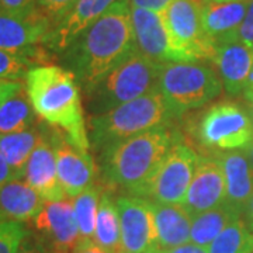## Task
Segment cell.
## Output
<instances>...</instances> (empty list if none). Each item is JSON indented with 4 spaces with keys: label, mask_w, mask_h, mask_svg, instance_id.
Wrapping results in <instances>:
<instances>
[{
    "label": "cell",
    "mask_w": 253,
    "mask_h": 253,
    "mask_svg": "<svg viewBox=\"0 0 253 253\" xmlns=\"http://www.w3.org/2000/svg\"><path fill=\"white\" fill-rule=\"evenodd\" d=\"M66 51L81 71L87 90H93L116 66L136 51L129 1L124 0L113 6Z\"/></svg>",
    "instance_id": "cell-1"
},
{
    "label": "cell",
    "mask_w": 253,
    "mask_h": 253,
    "mask_svg": "<svg viewBox=\"0 0 253 253\" xmlns=\"http://www.w3.org/2000/svg\"><path fill=\"white\" fill-rule=\"evenodd\" d=\"M26 91L36 114L59 129L82 152H89V138L82 100L72 71L58 65H38L26 78Z\"/></svg>",
    "instance_id": "cell-2"
},
{
    "label": "cell",
    "mask_w": 253,
    "mask_h": 253,
    "mask_svg": "<svg viewBox=\"0 0 253 253\" xmlns=\"http://www.w3.org/2000/svg\"><path fill=\"white\" fill-rule=\"evenodd\" d=\"M174 138L169 129L159 126L110 146L106 156L109 180L141 197L148 181L172 149Z\"/></svg>",
    "instance_id": "cell-3"
},
{
    "label": "cell",
    "mask_w": 253,
    "mask_h": 253,
    "mask_svg": "<svg viewBox=\"0 0 253 253\" xmlns=\"http://www.w3.org/2000/svg\"><path fill=\"white\" fill-rule=\"evenodd\" d=\"M158 89L170 114H181L217 99L222 91L218 73L197 62L161 63Z\"/></svg>",
    "instance_id": "cell-4"
},
{
    "label": "cell",
    "mask_w": 253,
    "mask_h": 253,
    "mask_svg": "<svg viewBox=\"0 0 253 253\" xmlns=\"http://www.w3.org/2000/svg\"><path fill=\"white\" fill-rule=\"evenodd\" d=\"M169 114L170 111L162 93L159 89H155L94 118V138L100 144L113 146L131 136L159 128L168 120Z\"/></svg>",
    "instance_id": "cell-5"
},
{
    "label": "cell",
    "mask_w": 253,
    "mask_h": 253,
    "mask_svg": "<svg viewBox=\"0 0 253 253\" xmlns=\"http://www.w3.org/2000/svg\"><path fill=\"white\" fill-rule=\"evenodd\" d=\"M161 63L135 51L93 89L106 111L158 89Z\"/></svg>",
    "instance_id": "cell-6"
},
{
    "label": "cell",
    "mask_w": 253,
    "mask_h": 253,
    "mask_svg": "<svg viewBox=\"0 0 253 253\" xmlns=\"http://www.w3.org/2000/svg\"><path fill=\"white\" fill-rule=\"evenodd\" d=\"M197 138L208 149L224 152L246 149L253 142L252 118L236 103H217L200 117Z\"/></svg>",
    "instance_id": "cell-7"
},
{
    "label": "cell",
    "mask_w": 253,
    "mask_h": 253,
    "mask_svg": "<svg viewBox=\"0 0 253 253\" xmlns=\"http://www.w3.org/2000/svg\"><path fill=\"white\" fill-rule=\"evenodd\" d=\"M199 156L183 142H174L159 169L148 181L141 197H149L152 203L183 206Z\"/></svg>",
    "instance_id": "cell-8"
},
{
    "label": "cell",
    "mask_w": 253,
    "mask_h": 253,
    "mask_svg": "<svg viewBox=\"0 0 253 253\" xmlns=\"http://www.w3.org/2000/svg\"><path fill=\"white\" fill-rule=\"evenodd\" d=\"M166 30L173 45L191 62L211 61L215 44L208 38L201 21V10L193 0H173L162 13Z\"/></svg>",
    "instance_id": "cell-9"
},
{
    "label": "cell",
    "mask_w": 253,
    "mask_h": 253,
    "mask_svg": "<svg viewBox=\"0 0 253 253\" xmlns=\"http://www.w3.org/2000/svg\"><path fill=\"white\" fill-rule=\"evenodd\" d=\"M116 204L121 225L123 253H151L159 249L151 201L131 194L118 197Z\"/></svg>",
    "instance_id": "cell-10"
},
{
    "label": "cell",
    "mask_w": 253,
    "mask_h": 253,
    "mask_svg": "<svg viewBox=\"0 0 253 253\" xmlns=\"http://www.w3.org/2000/svg\"><path fill=\"white\" fill-rule=\"evenodd\" d=\"M49 136L54 146L59 183L66 197L75 199L94 186L97 168L89 152H82L75 148L59 129H49Z\"/></svg>",
    "instance_id": "cell-11"
},
{
    "label": "cell",
    "mask_w": 253,
    "mask_h": 253,
    "mask_svg": "<svg viewBox=\"0 0 253 253\" xmlns=\"http://www.w3.org/2000/svg\"><path fill=\"white\" fill-rule=\"evenodd\" d=\"M31 222L36 235L51 253H71L81 242L73 203L69 199L45 201L40 214Z\"/></svg>",
    "instance_id": "cell-12"
},
{
    "label": "cell",
    "mask_w": 253,
    "mask_h": 253,
    "mask_svg": "<svg viewBox=\"0 0 253 253\" xmlns=\"http://www.w3.org/2000/svg\"><path fill=\"white\" fill-rule=\"evenodd\" d=\"M131 24L136 51L155 62H191L173 45L161 13L131 7Z\"/></svg>",
    "instance_id": "cell-13"
},
{
    "label": "cell",
    "mask_w": 253,
    "mask_h": 253,
    "mask_svg": "<svg viewBox=\"0 0 253 253\" xmlns=\"http://www.w3.org/2000/svg\"><path fill=\"white\" fill-rule=\"evenodd\" d=\"M52 23L37 9L27 14L0 10V49L33 52L44 45Z\"/></svg>",
    "instance_id": "cell-14"
},
{
    "label": "cell",
    "mask_w": 253,
    "mask_h": 253,
    "mask_svg": "<svg viewBox=\"0 0 253 253\" xmlns=\"http://www.w3.org/2000/svg\"><path fill=\"white\" fill-rule=\"evenodd\" d=\"M225 201V177L221 162L214 156H199L183 207L191 217L222 206Z\"/></svg>",
    "instance_id": "cell-15"
},
{
    "label": "cell",
    "mask_w": 253,
    "mask_h": 253,
    "mask_svg": "<svg viewBox=\"0 0 253 253\" xmlns=\"http://www.w3.org/2000/svg\"><path fill=\"white\" fill-rule=\"evenodd\" d=\"M120 1L124 0H78L72 9L52 26L44 45L55 52L66 51L82 33Z\"/></svg>",
    "instance_id": "cell-16"
},
{
    "label": "cell",
    "mask_w": 253,
    "mask_h": 253,
    "mask_svg": "<svg viewBox=\"0 0 253 253\" xmlns=\"http://www.w3.org/2000/svg\"><path fill=\"white\" fill-rule=\"evenodd\" d=\"M222 86L231 96L244 93L253 69V48L239 41H225L215 44L211 59Z\"/></svg>",
    "instance_id": "cell-17"
},
{
    "label": "cell",
    "mask_w": 253,
    "mask_h": 253,
    "mask_svg": "<svg viewBox=\"0 0 253 253\" xmlns=\"http://www.w3.org/2000/svg\"><path fill=\"white\" fill-rule=\"evenodd\" d=\"M24 181H27L44 201H61L68 199L58 179L54 146L48 129L44 131L41 142L28 159Z\"/></svg>",
    "instance_id": "cell-18"
},
{
    "label": "cell",
    "mask_w": 253,
    "mask_h": 253,
    "mask_svg": "<svg viewBox=\"0 0 253 253\" xmlns=\"http://www.w3.org/2000/svg\"><path fill=\"white\" fill-rule=\"evenodd\" d=\"M225 177V203L242 215L253 196V166L245 152L217 154Z\"/></svg>",
    "instance_id": "cell-19"
},
{
    "label": "cell",
    "mask_w": 253,
    "mask_h": 253,
    "mask_svg": "<svg viewBox=\"0 0 253 253\" xmlns=\"http://www.w3.org/2000/svg\"><path fill=\"white\" fill-rule=\"evenodd\" d=\"M251 0L235 1H207L200 6L201 21L208 38L214 42L235 41V33L242 24Z\"/></svg>",
    "instance_id": "cell-20"
},
{
    "label": "cell",
    "mask_w": 253,
    "mask_h": 253,
    "mask_svg": "<svg viewBox=\"0 0 253 253\" xmlns=\"http://www.w3.org/2000/svg\"><path fill=\"white\" fill-rule=\"evenodd\" d=\"M42 197L27 181L14 179L0 186V221L28 222L44 207Z\"/></svg>",
    "instance_id": "cell-21"
},
{
    "label": "cell",
    "mask_w": 253,
    "mask_h": 253,
    "mask_svg": "<svg viewBox=\"0 0 253 253\" xmlns=\"http://www.w3.org/2000/svg\"><path fill=\"white\" fill-rule=\"evenodd\" d=\"M159 249H172L189 244L193 217L183 206L158 204L151 201Z\"/></svg>",
    "instance_id": "cell-22"
},
{
    "label": "cell",
    "mask_w": 253,
    "mask_h": 253,
    "mask_svg": "<svg viewBox=\"0 0 253 253\" xmlns=\"http://www.w3.org/2000/svg\"><path fill=\"white\" fill-rule=\"evenodd\" d=\"M44 131L45 128L34 126L21 132L0 135V151L3 152L17 179L24 177L28 159L41 142Z\"/></svg>",
    "instance_id": "cell-23"
},
{
    "label": "cell",
    "mask_w": 253,
    "mask_h": 253,
    "mask_svg": "<svg viewBox=\"0 0 253 253\" xmlns=\"http://www.w3.org/2000/svg\"><path fill=\"white\" fill-rule=\"evenodd\" d=\"M93 241L110 253H123L121 225L116 201L109 191L103 190L100 196L96 228Z\"/></svg>",
    "instance_id": "cell-24"
},
{
    "label": "cell",
    "mask_w": 253,
    "mask_h": 253,
    "mask_svg": "<svg viewBox=\"0 0 253 253\" xmlns=\"http://www.w3.org/2000/svg\"><path fill=\"white\" fill-rule=\"evenodd\" d=\"M241 217V214L226 206L225 203L219 207L194 215L191 221L190 241L203 248H208L226 226Z\"/></svg>",
    "instance_id": "cell-25"
},
{
    "label": "cell",
    "mask_w": 253,
    "mask_h": 253,
    "mask_svg": "<svg viewBox=\"0 0 253 253\" xmlns=\"http://www.w3.org/2000/svg\"><path fill=\"white\" fill-rule=\"evenodd\" d=\"M36 111L28 99L26 87L0 106V135L26 131L36 124Z\"/></svg>",
    "instance_id": "cell-26"
},
{
    "label": "cell",
    "mask_w": 253,
    "mask_h": 253,
    "mask_svg": "<svg viewBox=\"0 0 253 253\" xmlns=\"http://www.w3.org/2000/svg\"><path fill=\"white\" fill-rule=\"evenodd\" d=\"M48 52L38 48L33 52H11L0 49V81L20 82L27 78L28 71L38 65H46Z\"/></svg>",
    "instance_id": "cell-27"
},
{
    "label": "cell",
    "mask_w": 253,
    "mask_h": 253,
    "mask_svg": "<svg viewBox=\"0 0 253 253\" xmlns=\"http://www.w3.org/2000/svg\"><path fill=\"white\" fill-rule=\"evenodd\" d=\"M208 253H253V232L244 218L232 221L210 244Z\"/></svg>",
    "instance_id": "cell-28"
},
{
    "label": "cell",
    "mask_w": 253,
    "mask_h": 253,
    "mask_svg": "<svg viewBox=\"0 0 253 253\" xmlns=\"http://www.w3.org/2000/svg\"><path fill=\"white\" fill-rule=\"evenodd\" d=\"M101 193H103V187L99 184H94L72 200L76 222L83 239H93L94 236L96 217H97V208H99Z\"/></svg>",
    "instance_id": "cell-29"
},
{
    "label": "cell",
    "mask_w": 253,
    "mask_h": 253,
    "mask_svg": "<svg viewBox=\"0 0 253 253\" xmlns=\"http://www.w3.org/2000/svg\"><path fill=\"white\" fill-rule=\"evenodd\" d=\"M28 231L23 222L0 221V253H17Z\"/></svg>",
    "instance_id": "cell-30"
},
{
    "label": "cell",
    "mask_w": 253,
    "mask_h": 253,
    "mask_svg": "<svg viewBox=\"0 0 253 253\" xmlns=\"http://www.w3.org/2000/svg\"><path fill=\"white\" fill-rule=\"evenodd\" d=\"M78 0H37V9L45 16L52 26L72 9Z\"/></svg>",
    "instance_id": "cell-31"
},
{
    "label": "cell",
    "mask_w": 253,
    "mask_h": 253,
    "mask_svg": "<svg viewBox=\"0 0 253 253\" xmlns=\"http://www.w3.org/2000/svg\"><path fill=\"white\" fill-rule=\"evenodd\" d=\"M235 41H239L245 45L253 48V0L249 1L248 11L242 24L236 30Z\"/></svg>",
    "instance_id": "cell-32"
},
{
    "label": "cell",
    "mask_w": 253,
    "mask_h": 253,
    "mask_svg": "<svg viewBox=\"0 0 253 253\" xmlns=\"http://www.w3.org/2000/svg\"><path fill=\"white\" fill-rule=\"evenodd\" d=\"M0 10L14 14H27L37 10V0H0Z\"/></svg>",
    "instance_id": "cell-33"
},
{
    "label": "cell",
    "mask_w": 253,
    "mask_h": 253,
    "mask_svg": "<svg viewBox=\"0 0 253 253\" xmlns=\"http://www.w3.org/2000/svg\"><path fill=\"white\" fill-rule=\"evenodd\" d=\"M17 253H51L45 244L36 235L28 232L27 236L23 239V242L18 248Z\"/></svg>",
    "instance_id": "cell-34"
},
{
    "label": "cell",
    "mask_w": 253,
    "mask_h": 253,
    "mask_svg": "<svg viewBox=\"0 0 253 253\" xmlns=\"http://www.w3.org/2000/svg\"><path fill=\"white\" fill-rule=\"evenodd\" d=\"M128 1L131 7L151 10V11L162 14L163 11L170 6L173 0H128Z\"/></svg>",
    "instance_id": "cell-35"
},
{
    "label": "cell",
    "mask_w": 253,
    "mask_h": 253,
    "mask_svg": "<svg viewBox=\"0 0 253 253\" xmlns=\"http://www.w3.org/2000/svg\"><path fill=\"white\" fill-rule=\"evenodd\" d=\"M23 89H24V84L21 82L0 81V106Z\"/></svg>",
    "instance_id": "cell-36"
},
{
    "label": "cell",
    "mask_w": 253,
    "mask_h": 253,
    "mask_svg": "<svg viewBox=\"0 0 253 253\" xmlns=\"http://www.w3.org/2000/svg\"><path fill=\"white\" fill-rule=\"evenodd\" d=\"M151 253H208L207 248H203L196 244H184L180 246H176L172 249H156Z\"/></svg>",
    "instance_id": "cell-37"
},
{
    "label": "cell",
    "mask_w": 253,
    "mask_h": 253,
    "mask_svg": "<svg viewBox=\"0 0 253 253\" xmlns=\"http://www.w3.org/2000/svg\"><path fill=\"white\" fill-rule=\"evenodd\" d=\"M71 253H110L106 249L100 248L99 245L96 244L93 239H83L82 238L81 242L76 245V248L73 249Z\"/></svg>",
    "instance_id": "cell-38"
},
{
    "label": "cell",
    "mask_w": 253,
    "mask_h": 253,
    "mask_svg": "<svg viewBox=\"0 0 253 253\" xmlns=\"http://www.w3.org/2000/svg\"><path fill=\"white\" fill-rule=\"evenodd\" d=\"M14 179H17L16 174L13 172V169L10 168V165L6 161L3 152L0 151V186L6 184L10 180H14Z\"/></svg>",
    "instance_id": "cell-39"
},
{
    "label": "cell",
    "mask_w": 253,
    "mask_h": 253,
    "mask_svg": "<svg viewBox=\"0 0 253 253\" xmlns=\"http://www.w3.org/2000/svg\"><path fill=\"white\" fill-rule=\"evenodd\" d=\"M242 218L246 222V225L249 226V229L253 232V196L249 200V203L246 204L244 212H242Z\"/></svg>",
    "instance_id": "cell-40"
},
{
    "label": "cell",
    "mask_w": 253,
    "mask_h": 253,
    "mask_svg": "<svg viewBox=\"0 0 253 253\" xmlns=\"http://www.w3.org/2000/svg\"><path fill=\"white\" fill-rule=\"evenodd\" d=\"M244 96L245 100H246V104H248V109H249V116L252 118L253 123V90L246 89V90L244 91Z\"/></svg>",
    "instance_id": "cell-41"
},
{
    "label": "cell",
    "mask_w": 253,
    "mask_h": 253,
    "mask_svg": "<svg viewBox=\"0 0 253 253\" xmlns=\"http://www.w3.org/2000/svg\"><path fill=\"white\" fill-rule=\"evenodd\" d=\"M245 151V155L248 156V159L251 161V163H252V166H253V142L246 149H244Z\"/></svg>",
    "instance_id": "cell-42"
},
{
    "label": "cell",
    "mask_w": 253,
    "mask_h": 253,
    "mask_svg": "<svg viewBox=\"0 0 253 253\" xmlns=\"http://www.w3.org/2000/svg\"><path fill=\"white\" fill-rule=\"evenodd\" d=\"M246 89H251V90H253V69H252V72H251V76H249L248 87H246Z\"/></svg>",
    "instance_id": "cell-43"
},
{
    "label": "cell",
    "mask_w": 253,
    "mask_h": 253,
    "mask_svg": "<svg viewBox=\"0 0 253 253\" xmlns=\"http://www.w3.org/2000/svg\"><path fill=\"white\" fill-rule=\"evenodd\" d=\"M193 1H194V3H197L199 6H203V4H206V3H207L208 0H193Z\"/></svg>",
    "instance_id": "cell-44"
},
{
    "label": "cell",
    "mask_w": 253,
    "mask_h": 253,
    "mask_svg": "<svg viewBox=\"0 0 253 253\" xmlns=\"http://www.w3.org/2000/svg\"><path fill=\"white\" fill-rule=\"evenodd\" d=\"M208 1H217V3H225V1H235V0H208Z\"/></svg>",
    "instance_id": "cell-45"
}]
</instances>
